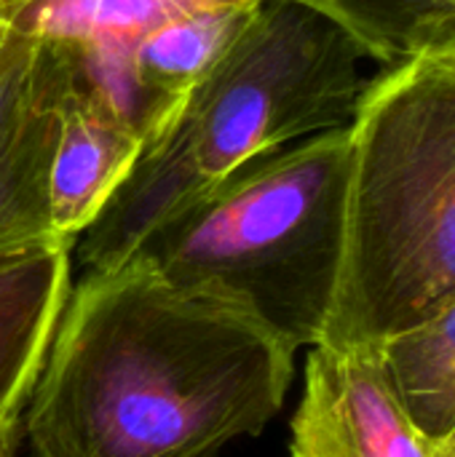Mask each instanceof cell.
<instances>
[{"instance_id":"cell-1","label":"cell","mask_w":455,"mask_h":457,"mask_svg":"<svg viewBox=\"0 0 455 457\" xmlns=\"http://www.w3.org/2000/svg\"><path fill=\"white\" fill-rule=\"evenodd\" d=\"M295 351L131 257L72 284L24 407L35 457H217L284 407Z\"/></svg>"},{"instance_id":"cell-2","label":"cell","mask_w":455,"mask_h":457,"mask_svg":"<svg viewBox=\"0 0 455 457\" xmlns=\"http://www.w3.org/2000/svg\"><path fill=\"white\" fill-rule=\"evenodd\" d=\"M381 70L383 64L316 5L260 3L78 236L72 262L83 273L113 270L247 163L349 126Z\"/></svg>"},{"instance_id":"cell-3","label":"cell","mask_w":455,"mask_h":457,"mask_svg":"<svg viewBox=\"0 0 455 457\" xmlns=\"http://www.w3.org/2000/svg\"><path fill=\"white\" fill-rule=\"evenodd\" d=\"M455 295V54L383 67L349 123L346 238L319 345L378 348Z\"/></svg>"},{"instance_id":"cell-4","label":"cell","mask_w":455,"mask_h":457,"mask_svg":"<svg viewBox=\"0 0 455 457\" xmlns=\"http://www.w3.org/2000/svg\"><path fill=\"white\" fill-rule=\"evenodd\" d=\"M349 195V126L268 153L158 230L134 257L314 348L335 305Z\"/></svg>"},{"instance_id":"cell-5","label":"cell","mask_w":455,"mask_h":457,"mask_svg":"<svg viewBox=\"0 0 455 457\" xmlns=\"http://www.w3.org/2000/svg\"><path fill=\"white\" fill-rule=\"evenodd\" d=\"M67 72V48L5 27L0 37V262L72 246L56 238L48 209L56 107Z\"/></svg>"},{"instance_id":"cell-6","label":"cell","mask_w":455,"mask_h":457,"mask_svg":"<svg viewBox=\"0 0 455 457\" xmlns=\"http://www.w3.org/2000/svg\"><path fill=\"white\" fill-rule=\"evenodd\" d=\"M290 457H432L373 345H314Z\"/></svg>"},{"instance_id":"cell-7","label":"cell","mask_w":455,"mask_h":457,"mask_svg":"<svg viewBox=\"0 0 455 457\" xmlns=\"http://www.w3.org/2000/svg\"><path fill=\"white\" fill-rule=\"evenodd\" d=\"M142 150V134L83 80L70 54L48 174V209L59 241H78L123 185Z\"/></svg>"},{"instance_id":"cell-8","label":"cell","mask_w":455,"mask_h":457,"mask_svg":"<svg viewBox=\"0 0 455 457\" xmlns=\"http://www.w3.org/2000/svg\"><path fill=\"white\" fill-rule=\"evenodd\" d=\"M72 289V246L0 262V431H16Z\"/></svg>"},{"instance_id":"cell-9","label":"cell","mask_w":455,"mask_h":457,"mask_svg":"<svg viewBox=\"0 0 455 457\" xmlns=\"http://www.w3.org/2000/svg\"><path fill=\"white\" fill-rule=\"evenodd\" d=\"M257 5L260 3L201 5L164 21L134 46L131 75L145 107L147 142L161 134L193 86L233 46Z\"/></svg>"},{"instance_id":"cell-10","label":"cell","mask_w":455,"mask_h":457,"mask_svg":"<svg viewBox=\"0 0 455 457\" xmlns=\"http://www.w3.org/2000/svg\"><path fill=\"white\" fill-rule=\"evenodd\" d=\"M212 3L263 0H0L8 29L70 51L131 54L164 21Z\"/></svg>"},{"instance_id":"cell-11","label":"cell","mask_w":455,"mask_h":457,"mask_svg":"<svg viewBox=\"0 0 455 457\" xmlns=\"http://www.w3.org/2000/svg\"><path fill=\"white\" fill-rule=\"evenodd\" d=\"M389 383L429 453L455 434V295L378 345Z\"/></svg>"},{"instance_id":"cell-12","label":"cell","mask_w":455,"mask_h":457,"mask_svg":"<svg viewBox=\"0 0 455 457\" xmlns=\"http://www.w3.org/2000/svg\"><path fill=\"white\" fill-rule=\"evenodd\" d=\"M341 21L378 64L416 54L432 29L455 13V0H303Z\"/></svg>"},{"instance_id":"cell-13","label":"cell","mask_w":455,"mask_h":457,"mask_svg":"<svg viewBox=\"0 0 455 457\" xmlns=\"http://www.w3.org/2000/svg\"><path fill=\"white\" fill-rule=\"evenodd\" d=\"M421 48H440V51L455 54V13L453 16H448V19H442V21L432 29V35L424 40Z\"/></svg>"},{"instance_id":"cell-14","label":"cell","mask_w":455,"mask_h":457,"mask_svg":"<svg viewBox=\"0 0 455 457\" xmlns=\"http://www.w3.org/2000/svg\"><path fill=\"white\" fill-rule=\"evenodd\" d=\"M0 457H13V431H0Z\"/></svg>"},{"instance_id":"cell-15","label":"cell","mask_w":455,"mask_h":457,"mask_svg":"<svg viewBox=\"0 0 455 457\" xmlns=\"http://www.w3.org/2000/svg\"><path fill=\"white\" fill-rule=\"evenodd\" d=\"M5 35V21H3V16H0V37Z\"/></svg>"}]
</instances>
